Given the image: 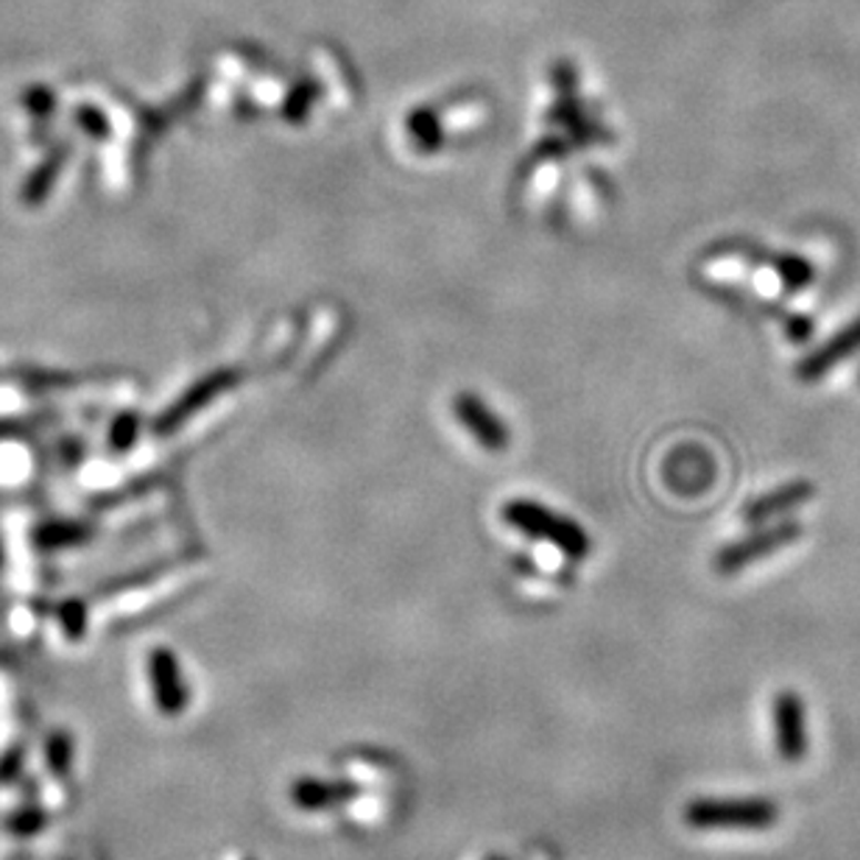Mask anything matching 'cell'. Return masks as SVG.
Masks as SVG:
<instances>
[{"label":"cell","mask_w":860,"mask_h":860,"mask_svg":"<svg viewBox=\"0 0 860 860\" xmlns=\"http://www.w3.org/2000/svg\"><path fill=\"white\" fill-rule=\"evenodd\" d=\"M685 821L693 830H768L779 821V805L762 797L690 799Z\"/></svg>","instance_id":"1"},{"label":"cell","mask_w":860,"mask_h":860,"mask_svg":"<svg viewBox=\"0 0 860 860\" xmlns=\"http://www.w3.org/2000/svg\"><path fill=\"white\" fill-rule=\"evenodd\" d=\"M799 536H802V525L794 523V520L771 525V529H762L757 531V534L746 536V540L735 542V545L724 547V551L715 556V570L724 573V576H733L738 570L755 564L757 559L771 556V553H777L779 547L785 545H794Z\"/></svg>","instance_id":"2"},{"label":"cell","mask_w":860,"mask_h":860,"mask_svg":"<svg viewBox=\"0 0 860 860\" xmlns=\"http://www.w3.org/2000/svg\"><path fill=\"white\" fill-rule=\"evenodd\" d=\"M774 744L782 760L799 762L808 755V718L797 690H779L774 698Z\"/></svg>","instance_id":"3"},{"label":"cell","mask_w":860,"mask_h":860,"mask_svg":"<svg viewBox=\"0 0 860 860\" xmlns=\"http://www.w3.org/2000/svg\"><path fill=\"white\" fill-rule=\"evenodd\" d=\"M149 682H152L154 702H157V707L165 715L185 713L187 704H191V687H187L180 663H176V657L168 648L152 652V657H149Z\"/></svg>","instance_id":"4"},{"label":"cell","mask_w":860,"mask_h":860,"mask_svg":"<svg viewBox=\"0 0 860 860\" xmlns=\"http://www.w3.org/2000/svg\"><path fill=\"white\" fill-rule=\"evenodd\" d=\"M860 352V319H854L852 325L843 327L841 332L830 338V341L821 344L819 349L802 358L797 367V378L805 380V383H813V380L825 378L832 367L849 358V355Z\"/></svg>","instance_id":"5"},{"label":"cell","mask_w":860,"mask_h":860,"mask_svg":"<svg viewBox=\"0 0 860 860\" xmlns=\"http://www.w3.org/2000/svg\"><path fill=\"white\" fill-rule=\"evenodd\" d=\"M291 802L305 813H316V810H332L338 805H347L352 799L361 797V788L355 782H330V779L316 777H299L291 782L288 791Z\"/></svg>","instance_id":"6"},{"label":"cell","mask_w":860,"mask_h":860,"mask_svg":"<svg viewBox=\"0 0 860 860\" xmlns=\"http://www.w3.org/2000/svg\"><path fill=\"white\" fill-rule=\"evenodd\" d=\"M816 494V487L810 481H791V483H782V487L771 489L768 494H762V498L751 500L749 506H746L744 518L746 523L757 525V523H766V520H774V518H782V514L794 512V509L805 506L810 498Z\"/></svg>","instance_id":"7"},{"label":"cell","mask_w":860,"mask_h":860,"mask_svg":"<svg viewBox=\"0 0 860 860\" xmlns=\"http://www.w3.org/2000/svg\"><path fill=\"white\" fill-rule=\"evenodd\" d=\"M774 266H777V274L782 277V283L788 285L791 291H799V288H805L808 283H813V266H810L808 260H802V257L797 255L777 257Z\"/></svg>","instance_id":"8"},{"label":"cell","mask_w":860,"mask_h":860,"mask_svg":"<svg viewBox=\"0 0 860 860\" xmlns=\"http://www.w3.org/2000/svg\"><path fill=\"white\" fill-rule=\"evenodd\" d=\"M45 760H48V771H53L57 777H68L70 766H73V740H70L64 733L51 735L45 746Z\"/></svg>","instance_id":"9"},{"label":"cell","mask_w":860,"mask_h":860,"mask_svg":"<svg viewBox=\"0 0 860 860\" xmlns=\"http://www.w3.org/2000/svg\"><path fill=\"white\" fill-rule=\"evenodd\" d=\"M45 819L48 816L42 813V810L23 808L20 813H14L12 819H9V827H12V832H18V836H31V832H37L45 825Z\"/></svg>","instance_id":"10"},{"label":"cell","mask_w":860,"mask_h":860,"mask_svg":"<svg viewBox=\"0 0 860 860\" xmlns=\"http://www.w3.org/2000/svg\"><path fill=\"white\" fill-rule=\"evenodd\" d=\"M64 632H68L70 637H82V632H84V606L82 604L64 606Z\"/></svg>","instance_id":"11"},{"label":"cell","mask_w":860,"mask_h":860,"mask_svg":"<svg viewBox=\"0 0 860 860\" xmlns=\"http://www.w3.org/2000/svg\"><path fill=\"white\" fill-rule=\"evenodd\" d=\"M20 766H23V749H12L9 755H3V760H0V782L3 779L9 782L20 771Z\"/></svg>","instance_id":"12"},{"label":"cell","mask_w":860,"mask_h":860,"mask_svg":"<svg viewBox=\"0 0 860 860\" xmlns=\"http://www.w3.org/2000/svg\"><path fill=\"white\" fill-rule=\"evenodd\" d=\"M492 860H503V858H492Z\"/></svg>","instance_id":"13"},{"label":"cell","mask_w":860,"mask_h":860,"mask_svg":"<svg viewBox=\"0 0 860 860\" xmlns=\"http://www.w3.org/2000/svg\"><path fill=\"white\" fill-rule=\"evenodd\" d=\"M858 380H860V372H858Z\"/></svg>","instance_id":"14"}]
</instances>
